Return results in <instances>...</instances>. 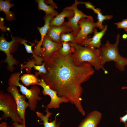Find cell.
Here are the masks:
<instances>
[{
    "label": "cell",
    "mask_w": 127,
    "mask_h": 127,
    "mask_svg": "<svg viewBox=\"0 0 127 127\" xmlns=\"http://www.w3.org/2000/svg\"><path fill=\"white\" fill-rule=\"evenodd\" d=\"M70 55L64 56L58 51L55 52L45 62L47 73L41 74L40 77L51 89L57 92L58 96L67 97L84 116L85 113L81 103L83 88L81 84L90 78L95 71L87 62L76 66Z\"/></svg>",
    "instance_id": "1"
},
{
    "label": "cell",
    "mask_w": 127,
    "mask_h": 127,
    "mask_svg": "<svg viewBox=\"0 0 127 127\" xmlns=\"http://www.w3.org/2000/svg\"><path fill=\"white\" fill-rule=\"evenodd\" d=\"M71 45L75 50L70 56L76 66H80L84 63L87 62L96 70L102 69L106 71L102 64L103 58L100 49L82 46L77 44H71Z\"/></svg>",
    "instance_id": "2"
},
{
    "label": "cell",
    "mask_w": 127,
    "mask_h": 127,
    "mask_svg": "<svg viewBox=\"0 0 127 127\" xmlns=\"http://www.w3.org/2000/svg\"><path fill=\"white\" fill-rule=\"evenodd\" d=\"M120 36L119 34L117 35L116 42L114 44H111L109 40H107L106 44L100 49L102 52L103 65L106 62L112 61L115 63L116 67L123 71L127 65V57H123L119 53L118 46Z\"/></svg>",
    "instance_id": "3"
},
{
    "label": "cell",
    "mask_w": 127,
    "mask_h": 127,
    "mask_svg": "<svg viewBox=\"0 0 127 127\" xmlns=\"http://www.w3.org/2000/svg\"><path fill=\"white\" fill-rule=\"evenodd\" d=\"M22 72H15L12 74L8 79V83L9 86L20 87V90L23 94L25 96L28 100V103L30 110L35 111L37 107L38 101L41 100L42 98L39 96L40 90L36 86L32 85L30 89H28L19 82L20 76Z\"/></svg>",
    "instance_id": "4"
},
{
    "label": "cell",
    "mask_w": 127,
    "mask_h": 127,
    "mask_svg": "<svg viewBox=\"0 0 127 127\" xmlns=\"http://www.w3.org/2000/svg\"><path fill=\"white\" fill-rule=\"evenodd\" d=\"M0 111L4 113L0 118V120H6L8 117H10L11 119V123L18 122L23 124L13 97L11 94L4 93L2 91H0Z\"/></svg>",
    "instance_id": "5"
},
{
    "label": "cell",
    "mask_w": 127,
    "mask_h": 127,
    "mask_svg": "<svg viewBox=\"0 0 127 127\" xmlns=\"http://www.w3.org/2000/svg\"><path fill=\"white\" fill-rule=\"evenodd\" d=\"M78 24L80 29L76 36V44H80L88 37L89 34L94 32V28L98 27L99 24L98 22H94L93 16L90 15L81 19Z\"/></svg>",
    "instance_id": "6"
},
{
    "label": "cell",
    "mask_w": 127,
    "mask_h": 127,
    "mask_svg": "<svg viewBox=\"0 0 127 127\" xmlns=\"http://www.w3.org/2000/svg\"><path fill=\"white\" fill-rule=\"evenodd\" d=\"M35 85H39L43 88L42 93L44 95H48L50 97V101L46 106L48 109L59 108L61 103L69 102L67 97L58 96L57 92L51 89L43 79H39L38 83Z\"/></svg>",
    "instance_id": "7"
},
{
    "label": "cell",
    "mask_w": 127,
    "mask_h": 127,
    "mask_svg": "<svg viewBox=\"0 0 127 127\" xmlns=\"http://www.w3.org/2000/svg\"><path fill=\"white\" fill-rule=\"evenodd\" d=\"M7 91L13 97L16 104L21 119L23 120V124L25 123V112L26 108L29 107L28 102L25 101L26 97L23 94L20 95L16 87L9 86Z\"/></svg>",
    "instance_id": "8"
},
{
    "label": "cell",
    "mask_w": 127,
    "mask_h": 127,
    "mask_svg": "<svg viewBox=\"0 0 127 127\" xmlns=\"http://www.w3.org/2000/svg\"><path fill=\"white\" fill-rule=\"evenodd\" d=\"M78 4L79 1L75 0L74 3L70 6V8L74 11V15L73 17L68 19L67 22H65L63 23L67 27L71 29L75 37L80 29V26L78 24L79 21L82 18L87 17L88 16L78 8L77 6Z\"/></svg>",
    "instance_id": "9"
},
{
    "label": "cell",
    "mask_w": 127,
    "mask_h": 127,
    "mask_svg": "<svg viewBox=\"0 0 127 127\" xmlns=\"http://www.w3.org/2000/svg\"><path fill=\"white\" fill-rule=\"evenodd\" d=\"M43 51L40 55L44 62L48 61L54 53L62 47V43L52 41L47 35L44 37L42 43Z\"/></svg>",
    "instance_id": "10"
},
{
    "label": "cell",
    "mask_w": 127,
    "mask_h": 127,
    "mask_svg": "<svg viewBox=\"0 0 127 127\" xmlns=\"http://www.w3.org/2000/svg\"><path fill=\"white\" fill-rule=\"evenodd\" d=\"M12 40L10 42L7 41L2 34L0 38V50L4 52L6 56L5 60L3 62L6 63L8 65L9 69L13 71V65L18 64V61L10 54V48L13 43L18 40L15 37H12Z\"/></svg>",
    "instance_id": "11"
},
{
    "label": "cell",
    "mask_w": 127,
    "mask_h": 127,
    "mask_svg": "<svg viewBox=\"0 0 127 127\" xmlns=\"http://www.w3.org/2000/svg\"><path fill=\"white\" fill-rule=\"evenodd\" d=\"M107 29V25L105 24L104 28L100 32L97 29H94V35L92 38H88L80 44L82 46L89 47L99 49L101 45V39Z\"/></svg>",
    "instance_id": "12"
},
{
    "label": "cell",
    "mask_w": 127,
    "mask_h": 127,
    "mask_svg": "<svg viewBox=\"0 0 127 127\" xmlns=\"http://www.w3.org/2000/svg\"><path fill=\"white\" fill-rule=\"evenodd\" d=\"M55 16L54 15H48L44 17L45 21L44 25L42 27H37L41 36V40L38 41L37 45L35 47L33 51L34 53L37 55H39L43 51L42 48L41 46L44 37L47 35L48 32L50 27V23L52 19Z\"/></svg>",
    "instance_id": "13"
},
{
    "label": "cell",
    "mask_w": 127,
    "mask_h": 127,
    "mask_svg": "<svg viewBox=\"0 0 127 127\" xmlns=\"http://www.w3.org/2000/svg\"><path fill=\"white\" fill-rule=\"evenodd\" d=\"M102 117V114L100 112L93 111L87 115L78 127H97Z\"/></svg>",
    "instance_id": "14"
},
{
    "label": "cell",
    "mask_w": 127,
    "mask_h": 127,
    "mask_svg": "<svg viewBox=\"0 0 127 127\" xmlns=\"http://www.w3.org/2000/svg\"><path fill=\"white\" fill-rule=\"evenodd\" d=\"M72 32L71 29L67 28L63 24L60 26H50L46 35L53 41L60 43V36L62 33Z\"/></svg>",
    "instance_id": "15"
},
{
    "label": "cell",
    "mask_w": 127,
    "mask_h": 127,
    "mask_svg": "<svg viewBox=\"0 0 127 127\" xmlns=\"http://www.w3.org/2000/svg\"><path fill=\"white\" fill-rule=\"evenodd\" d=\"M74 14V11L70 6L67 7L61 12L52 19L50 23V26H61L65 22V17H67L68 19L73 17Z\"/></svg>",
    "instance_id": "16"
},
{
    "label": "cell",
    "mask_w": 127,
    "mask_h": 127,
    "mask_svg": "<svg viewBox=\"0 0 127 127\" xmlns=\"http://www.w3.org/2000/svg\"><path fill=\"white\" fill-rule=\"evenodd\" d=\"M46 108L45 112L46 114L44 115L41 112L37 111L36 113L37 117L40 119L41 121H42L43 123H40L39 124H42L44 125V127H59L60 126L61 121L57 123L56 116L55 120L51 122H48L50 120L49 118L52 116L51 115L52 113L49 111L48 109L46 106H44Z\"/></svg>",
    "instance_id": "17"
},
{
    "label": "cell",
    "mask_w": 127,
    "mask_h": 127,
    "mask_svg": "<svg viewBox=\"0 0 127 127\" xmlns=\"http://www.w3.org/2000/svg\"><path fill=\"white\" fill-rule=\"evenodd\" d=\"M10 0H2L0 1V11H2L5 13L6 20L11 21L16 20L14 13L10 11L11 8L13 7L15 4L11 3Z\"/></svg>",
    "instance_id": "18"
},
{
    "label": "cell",
    "mask_w": 127,
    "mask_h": 127,
    "mask_svg": "<svg viewBox=\"0 0 127 127\" xmlns=\"http://www.w3.org/2000/svg\"><path fill=\"white\" fill-rule=\"evenodd\" d=\"M26 64L24 65L21 64V68L22 69L24 68H27V71L29 72L31 70L32 67H34L36 70L38 71V75H40L41 74H45L47 73L45 67V62H44L42 65H36V62L35 60L32 59V60H29L26 63Z\"/></svg>",
    "instance_id": "19"
},
{
    "label": "cell",
    "mask_w": 127,
    "mask_h": 127,
    "mask_svg": "<svg viewBox=\"0 0 127 127\" xmlns=\"http://www.w3.org/2000/svg\"><path fill=\"white\" fill-rule=\"evenodd\" d=\"M36 1L38 4V9L39 10H42L46 13L45 15H54L56 17L58 14L57 12L52 6L48 5L45 2L44 0H37Z\"/></svg>",
    "instance_id": "20"
},
{
    "label": "cell",
    "mask_w": 127,
    "mask_h": 127,
    "mask_svg": "<svg viewBox=\"0 0 127 127\" xmlns=\"http://www.w3.org/2000/svg\"><path fill=\"white\" fill-rule=\"evenodd\" d=\"M20 79L26 86L35 85L38 83L39 80L34 75L28 74H24L20 77Z\"/></svg>",
    "instance_id": "21"
},
{
    "label": "cell",
    "mask_w": 127,
    "mask_h": 127,
    "mask_svg": "<svg viewBox=\"0 0 127 127\" xmlns=\"http://www.w3.org/2000/svg\"><path fill=\"white\" fill-rule=\"evenodd\" d=\"M62 47L58 52L61 56H65L71 55L75 51V48L70 42H63L62 43Z\"/></svg>",
    "instance_id": "22"
},
{
    "label": "cell",
    "mask_w": 127,
    "mask_h": 127,
    "mask_svg": "<svg viewBox=\"0 0 127 127\" xmlns=\"http://www.w3.org/2000/svg\"><path fill=\"white\" fill-rule=\"evenodd\" d=\"M101 10L100 9L97 8H95V10L94 12V13L97 14V19L98 20L97 22L99 24L98 28L100 30H102L105 28V26L102 24L104 20H111L113 16L112 15H103L101 12Z\"/></svg>",
    "instance_id": "23"
},
{
    "label": "cell",
    "mask_w": 127,
    "mask_h": 127,
    "mask_svg": "<svg viewBox=\"0 0 127 127\" xmlns=\"http://www.w3.org/2000/svg\"><path fill=\"white\" fill-rule=\"evenodd\" d=\"M70 42L71 44H76V37L73 32L71 33H62L60 36V43Z\"/></svg>",
    "instance_id": "24"
},
{
    "label": "cell",
    "mask_w": 127,
    "mask_h": 127,
    "mask_svg": "<svg viewBox=\"0 0 127 127\" xmlns=\"http://www.w3.org/2000/svg\"><path fill=\"white\" fill-rule=\"evenodd\" d=\"M35 43H32V45H28L26 43L27 41L26 40L22 39H21L20 42L21 44H23L25 46L27 52L28 53H31L33 55V56L36 60V61H37L39 60L40 59L39 57L36 56L34 53L32 49V46L34 45L37 42V41H35Z\"/></svg>",
    "instance_id": "25"
},
{
    "label": "cell",
    "mask_w": 127,
    "mask_h": 127,
    "mask_svg": "<svg viewBox=\"0 0 127 127\" xmlns=\"http://www.w3.org/2000/svg\"><path fill=\"white\" fill-rule=\"evenodd\" d=\"M117 26V28H123L125 29L127 28V18L123 19L121 22H118L114 23Z\"/></svg>",
    "instance_id": "26"
},
{
    "label": "cell",
    "mask_w": 127,
    "mask_h": 127,
    "mask_svg": "<svg viewBox=\"0 0 127 127\" xmlns=\"http://www.w3.org/2000/svg\"><path fill=\"white\" fill-rule=\"evenodd\" d=\"M79 4H83L85 5L86 8L87 9H91L92 10L94 11L95 10V6L93 5L91 2H83L82 1H79Z\"/></svg>",
    "instance_id": "27"
},
{
    "label": "cell",
    "mask_w": 127,
    "mask_h": 127,
    "mask_svg": "<svg viewBox=\"0 0 127 127\" xmlns=\"http://www.w3.org/2000/svg\"><path fill=\"white\" fill-rule=\"evenodd\" d=\"M126 114L123 116L120 117V121L125 124V127H127V108Z\"/></svg>",
    "instance_id": "28"
},
{
    "label": "cell",
    "mask_w": 127,
    "mask_h": 127,
    "mask_svg": "<svg viewBox=\"0 0 127 127\" xmlns=\"http://www.w3.org/2000/svg\"><path fill=\"white\" fill-rule=\"evenodd\" d=\"M46 4H49L50 5L53 7L54 8L57 9L58 7L56 4L54 2L53 0H44Z\"/></svg>",
    "instance_id": "29"
},
{
    "label": "cell",
    "mask_w": 127,
    "mask_h": 127,
    "mask_svg": "<svg viewBox=\"0 0 127 127\" xmlns=\"http://www.w3.org/2000/svg\"><path fill=\"white\" fill-rule=\"evenodd\" d=\"M19 123L18 122H14L11 127H24V124H19Z\"/></svg>",
    "instance_id": "30"
},
{
    "label": "cell",
    "mask_w": 127,
    "mask_h": 127,
    "mask_svg": "<svg viewBox=\"0 0 127 127\" xmlns=\"http://www.w3.org/2000/svg\"><path fill=\"white\" fill-rule=\"evenodd\" d=\"M0 127H10L9 126H8L7 123L5 122L1 123L0 124Z\"/></svg>",
    "instance_id": "31"
},
{
    "label": "cell",
    "mask_w": 127,
    "mask_h": 127,
    "mask_svg": "<svg viewBox=\"0 0 127 127\" xmlns=\"http://www.w3.org/2000/svg\"><path fill=\"white\" fill-rule=\"evenodd\" d=\"M123 39H125L127 38V35L126 34H124L123 36Z\"/></svg>",
    "instance_id": "32"
},
{
    "label": "cell",
    "mask_w": 127,
    "mask_h": 127,
    "mask_svg": "<svg viewBox=\"0 0 127 127\" xmlns=\"http://www.w3.org/2000/svg\"><path fill=\"white\" fill-rule=\"evenodd\" d=\"M122 89H127V87H126L125 86L123 87H122Z\"/></svg>",
    "instance_id": "33"
},
{
    "label": "cell",
    "mask_w": 127,
    "mask_h": 127,
    "mask_svg": "<svg viewBox=\"0 0 127 127\" xmlns=\"http://www.w3.org/2000/svg\"><path fill=\"white\" fill-rule=\"evenodd\" d=\"M24 127H26L25 125V124H24Z\"/></svg>",
    "instance_id": "34"
},
{
    "label": "cell",
    "mask_w": 127,
    "mask_h": 127,
    "mask_svg": "<svg viewBox=\"0 0 127 127\" xmlns=\"http://www.w3.org/2000/svg\"><path fill=\"white\" fill-rule=\"evenodd\" d=\"M124 30L126 31H127V28L124 29Z\"/></svg>",
    "instance_id": "35"
},
{
    "label": "cell",
    "mask_w": 127,
    "mask_h": 127,
    "mask_svg": "<svg viewBox=\"0 0 127 127\" xmlns=\"http://www.w3.org/2000/svg\"></svg>",
    "instance_id": "36"
}]
</instances>
